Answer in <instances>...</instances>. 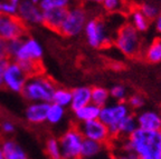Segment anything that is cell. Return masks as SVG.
<instances>
[{
    "mask_svg": "<svg viewBox=\"0 0 161 159\" xmlns=\"http://www.w3.org/2000/svg\"><path fill=\"white\" fill-rule=\"evenodd\" d=\"M130 114L132 112L126 102L115 101L113 104L105 105L104 107L101 108L98 120H101L108 127L111 136L114 139L118 136V127L120 122L125 117H128Z\"/></svg>",
    "mask_w": 161,
    "mask_h": 159,
    "instance_id": "7",
    "label": "cell"
},
{
    "mask_svg": "<svg viewBox=\"0 0 161 159\" xmlns=\"http://www.w3.org/2000/svg\"><path fill=\"white\" fill-rule=\"evenodd\" d=\"M6 51H7V57L16 62H40L44 56V49L40 42L28 35L20 39L8 41Z\"/></svg>",
    "mask_w": 161,
    "mask_h": 159,
    "instance_id": "2",
    "label": "cell"
},
{
    "mask_svg": "<svg viewBox=\"0 0 161 159\" xmlns=\"http://www.w3.org/2000/svg\"><path fill=\"white\" fill-rule=\"evenodd\" d=\"M7 42L3 39L0 38V57H3V56H7Z\"/></svg>",
    "mask_w": 161,
    "mask_h": 159,
    "instance_id": "37",
    "label": "cell"
},
{
    "mask_svg": "<svg viewBox=\"0 0 161 159\" xmlns=\"http://www.w3.org/2000/svg\"><path fill=\"white\" fill-rule=\"evenodd\" d=\"M83 33L90 47L95 48V49H102L111 45L112 37L110 35L105 21L102 18H88Z\"/></svg>",
    "mask_w": 161,
    "mask_h": 159,
    "instance_id": "6",
    "label": "cell"
},
{
    "mask_svg": "<svg viewBox=\"0 0 161 159\" xmlns=\"http://www.w3.org/2000/svg\"><path fill=\"white\" fill-rule=\"evenodd\" d=\"M72 101V91L67 88H56L54 91L52 102L56 104L58 106H62L64 108H68L70 106Z\"/></svg>",
    "mask_w": 161,
    "mask_h": 159,
    "instance_id": "25",
    "label": "cell"
},
{
    "mask_svg": "<svg viewBox=\"0 0 161 159\" xmlns=\"http://www.w3.org/2000/svg\"><path fill=\"white\" fill-rule=\"evenodd\" d=\"M67 9H52L43 11V26L54 33H58L66 17Z\"/></svg>",
    "mask_w": 161,
    "mask_h": 159,
    "instance_id": "15",
    "label": "cell"
},
{
    "mask_svg": "<svg viewBox=\"0 0 161 159\" xmlns=\"http://www.w3.org/2000/svg\"><path fill=\"white\" fill-rule=\"evenodd\" d=\"M108 146L101 144V142L94 141V140L84 139L80 148V159H91L98 156L101 152H103L105 148Z\"/></svg>",
    "mask_w": 161,
    "mask_h": 159,
    "instance_id": "19",
    "label": "cell"
},
{
    "mask_svg": "<svg viewBox=\"0 0 161 159\" xmlns=\"http://www.w3.org/2000/svg\"><path fill=\"white\" fill-rule=\"evenodd\" d=\"M138 128L144 130H161V115L156 110H143L136 116Z\"/></svg>",
    "mask_w": 161,
    "mask_h": 159,
    "instance_id": "14",
    "label": "cell"
},
{
    "mask_svg": "<svg viewBox=\"0 0 161 159\" xmlns=\"http://www.w3.org/2000/svg\"><path fill=\"white\" fill-rule=\"evenodd\" d=\"M0 13L7 16H16V13H17V5L10 3L9 0H3L1 1V13Z\"/></svg>",
    "mask_w": 161,
    "mask_h": 159,
    "instance_id": "33",
    "label": "cell"
},
{
    "mask_svg": "<svg viewBox=\"0 0 161 159\" xmlns=\"http://www.w3.org/2000/svg\"><path fill=\"white\" fill-rule=\"evenodd\" d=\"M84 137L82 136L77 125L70 126L58 138L60 146V152L63 159H78L80 158V148Z\"/></svg>",
    "mask_w": 161,
    "mask_h": 159,
    "instance_id": "8",
    "label": "cell"
},
{
    "mask_svg": "<svg viewBox=\"0 0 161 159\" xmlns=\"http://www.w3.org/2000/svg\"><path fill=\"white\" fill-rule=\"evenodd\" d=\"M1 1H3V0H0V13H1Z\"/></svg>",
    "mask_w": 161,
    "mask_h": 159,
    "instance_id": "44",
    "label": "cell"
},
{
    "mask_svg": "<svg viewBox=\"0 0 161 159\" xmlns=\"http://www.w3.org/2000/svg\"><path fill=\"white\" fill-rule=\"evenodd\" d=\"M140 11L144 15V17L151 21V20H154L158 17L159 13H160V9L157 5L152 3H144L139 7Z\"/></svg>",
    "mask_w": 161,
    "mask_h": 159,
    "instance_id": "31",
    "label": "cell"
},
{
    "mask_svg": "<svg viewBox=\"0 0 161 159\" xmlns=\"http://www.w3.org/2000/svg\"><path fill=\"white\" fill-rule=\"evenodd\" d=\"M72 91V101H70V110L75 111L86 105L91 104V88L87 86H80L74 88Z\"/></svg>",
    "mask_w": 161,
    "mask_h": 159,
    "instance_id": "16",
    "label": "cell"
},
{
    "mask_svg": "<svg viewBox=\"0 0 161 159\" xmlns=\"http://www.w3.org/2000/svg\"><path fill=\"white\" fill-rule=\"evenodd\" d=\"M19 66L21 67V69L24 70L27 77H33V76L39 75L43 74V67L40 65V62H35V61H20L18 62Z\"/></svg>",
    "mask_w": 161,
    "mask_h": 159,
    "instance_id": "28",
    "label": "cell"
},
{
    "mask_svg": "<svg viewBox=\"0 0 161 159\" xmlns=\"http://www.w3.org/2000/svg\"><path fill=\"white\" fill-rule=\"evenodd\" d=\"M0 159H5V155H3V148H1V144H0Z\"/></svg>",
    "mask_w": 161,
    "mask_h": 159,
    "instance_id": "40",
    "label": "cell"
},
{
    "mask_svg": "<svg viewBox=\"0 0 161 159\" xmlns=\"http://www.w3.org/2000/svg\"><path fill=\"white\" fill-rule=\"evenodd\" d=\"M3 87V78H0V88Z\"/></svg>",
    "mask_w": 161,
    "mask_h": 159,
    "instance_id": "43",
    "label": "cell"
},
{
    "mask_svg": "<svg viewBox=\"0 0 161 159\" xmlns=\"http://www.w3.org/2000/svg\"><path fill=\"white\" fill-rule=\"evenodd\" d=\"M10 3H15V5H19L20 3H21V1H23V0H9Z\"/></svg>",
    "mask_w": 161,
    "mask_h": 159,
    "instance_id": "41",
    "label": "cell"
},
{
    "mask_svg": "<svg viewBox=\"0 0 161 159\" xmlns=\"http://www.w3.org/2000/svg\"><path fill=\"white\" fill-rule=\"evenodd\" d=\"M120 139V151L133 154L141 159H161V130L136 128L128 138Z\"/></svg>",
    "mask_w": 161,
    "mask_h": 159,
    "instance_id": "1",
    "label": "cell"
},
{
    "mask_svg": "<svg viewBox=\"0 0 161 159\" xmlns=\"http://www.w3.org/2000/svg\"><path fill=\"white\" fill-rule=\"evenodd\" d=\"M126 104H128L129 108L131 110L132 109H141V108L144 106V98L143 96H141L139 94H134V95H131L130 97H128L126 99Z\"/></svg>",
    "mask_w": 161,
    "mask_h": 159,
    "instance_id": "32",
    "label": "cell"
},
{
    "mask_svg": "<svg viewBox=\"0 0 161 159\" xmlns=\"http://www.w3.org/2000/svg\"><path fill=\"white\" fill-rule=\"evenodd\" d=\"M78 159H80V158H78Z\"/></svg>",
    "mask_w": 161,
    "mask_h": 159,
    "instance_id": "47",
    "label": "cell"
},
{
    "mask_svg": "<svg viewBox=\"0 0 161 159\" xmlns=\"http://www.w3.org/2000/svg\"><path fill=\"white\" fill-rule=\"evenodd\" d=\"M76 125H77L82 136L84 137V139L94 140V141L101 142L106 146H110V144L113 140L108 127L98 119Z\"/></svg>",
    "mask_w": 161,
    "mask_h": 159,
    "instance_id": "9",
    "label": "cell"
},
{
    "mask_svg": "<svg viewBox=\"0 0 161 159\" xmlns=\"http://www.w3.org/2000/svg\"><path fill=\"white\" fill-rule=\"evenodd\" d=\"M16 16L27 28L43 25V11L37 3L30 0H23L17 6Z\"/></svg>",
    "mask_w": 161,
    "mask_h": 159,
    "instance_id": "12",
    "label": "cell"
},
{
    "mask_svg": "<svg viewBox=\"0 0 161 159\" xmlns=\"http://www.w3.org/2000/svg\"><path fill=\"white\" fill-rule=\"evenodd\" d=\"M108 94H110V98L115 100L116 102H125L128 99V91L123 85L118 84L112 86V88L108 90Z\"/></svg>",
    "mask_w": 161,
    "mask_h": 159,
    "instance_id": "30",
    "label": "cell"
},
{
    "mask_svg": "<svg viewBox=\"0 0 161 159\" xmlns=\"http://www.w3.org/2000/svg\"><path fill=\"white\" fill-rule=\"evenodd\" d=\"M16 130V126L13 121L9 120H5V121L0 122V131L5 135H11L14 134Z\"/></svg>",
    "mask_w": 161,
    "mask_h": 159,
    "instance_id": "34",
    "label": "cell"
},
{
    "mask_svg": "<svg viewBox=\"0 0 161 159\" xmlns=\"http://www.w3.org/2000/svg\"><path fill=\"white\" fill-rule=\"evenodd\" d=\"M108 100H110V94L106 88L101 86L91 88V102L93 105L102 108L108 104Z\"/></svg>",
    "mask_w": 161,
    "mask_h": 159,
    "instance_id": "23",
    "label": "cell"
},
{
    "mask_svg": "<svg viewBox=\"0 0 161 159\" xmlns=\"http://www.w3.org/2000/svg\"><path fill=\"white\" fill-rule=\"evenodd\" d=\"M66 116V108L58 106L56 104L50 102L49 107H48L47 111V118H46V122L49 125L54 126V125H58L59 122L63 121V119Z\"/></svg>",
    "mask_w": 161,
    "mask_h": 159,
    "instance_id": "24",
    "label": "cell"
},
{
    "mask_svg": "<svg viewBox=\"0 0 161 159\" xmlns=\"http://www.w3.org/2000/svg\"><path fill=\"white\" fill-rule=\"evenodd\" d=\"M100 110H101L100 107H97V106H95V105H93L91 102V104L86 105L84 107L73 111L74 118H75L77 124H82V122L98 119Z\"/></svg>",
    "mask_w": 161,
    "mask_h": 159,
    "instance_id": "18",
    "label": "cell"
},
{
    "mask_svg": "<svg viewBox=\"0 0 161 159\" xmlns=\"http://www.w3.org/2000/svg\"><path fill=\"white\" fill-rule=\"evenodd\" d=\"M136 128H138V125H136V115L130 114L128 117L124 118V119L120 122V125H119L118 136H116V138H128ZM114 139H115V138H114Z\"/></svg>",
    "mask_w": 161,
    "mask_h": 159,
    "instance_id": "22",
    "label": "cell"
},
{
    "mask_svg": "<svg viewBox=\"0 0 161 159\" xmlns=\"http://www.w3.org/2000/svg\"><path fill=\"white\" fill-rule=\"evenodd\" d=\"M50 102H28L25 109V119L31 125H43L46 122Z\"/></svg>",
    "mask_w": 161,
    "mask_h": 159,
    "instance_id": "13",
    "label": "cell"
},
{
    "mask_svg": "<svg viewBox=\"0 0 161 159\" xmlns=\"http://www.w3.org/2000/svg\"><path fill=\"white\" fill-rule=\"evenodd\" d=\"M113 41L115 47L126 57H136L142 49L140 33L129 23H123L119 28Z\"/></svg>",
    "mask_w": 161,
    "mask_h": 159,
    "instance_id": "5",
    "label": "cell"
},
{
    "mask_svg": "<svg viewBox=\"0 0 161 159\" xmlns=\"http://www.w3.org/2000/svg\"><path fill=\"white\" fill-rule=\"evenodd\" d=\"M129 23L139 33H146L150 27V21L144 17L139 8H132L129 11Z\"/></svg>",
    "mask_w": 161,
    "mask_h": 159,
    "instance_id": "20",
    "label": "cell"
},
{
    "mask_svg": "<svg viewBox=\"0 0 161 159\" xmlns=\"http://www.w3.org/2000/svg\"><path fill=\"white\" fill-rule=\"evenodd\" d=\"M144 59L150 64L161 62V37L152 40L150 45L144 50Z\"/></svg>",
    "mask_w": 161,
    "mask_h": 159,
    "instance_id": "21",
    "label": "cell"
},
{
    "mask_svg": "<svg viewBox=\"0 0 161 159\" xmlns=\"http://www.w3.org/2000/svg\"><path fill=\"white\" fill-rule=\"evenodd\" d=\"M88 11L82 3H74L67 9L66 17L58 33L66 38H74L82 35L88 20Z\"/></svg>",
    "mask_w": 161,
    "mask_h": 159,
    "instance_id": "4",
    "label": "cell"
},
{
    "mask_svg": "<svg viewBox=\"0 0 161 159\" xmlns=\"http://www.w3.org/2000/svg\"><path fill=\"white\" fill-rule=\"evenodd\" d=\"M11 60L7 57V56H3V57H0V78H3V75L5 70L7 69L8 65L10 64Z\"/></svg>",
    "mask_w": 161,
    "mask_h": 159,
    "instance_id": "35",
    "label": "cell"
},
{
    "mask_svg": "<svg viewBox=\"0 0 161 159\" xmlns=\"http://www.w3.org/2000/svg\"><path fill=\"white\" fill-rule=\"evenodd\" d=\"M30 1H31V3H37V5H38L40 0H30Z\"/></svg>",
    "mask_w": 161,
    "mask_h": 159,
    "instance_id": "42",
    "label": "cell"
},
{
    "mask_svg": "<svg viewBox=\"0 0 161 159\" xmlns=\"http://www.w3.org/2000/svg\"><path fill=\"white\" fill-rule=\"evenodd\" d=\"M111 159H119V158H116V157H112Z\"/></svg>",
    "mask_w": 161,
    "mask_h": 159,
    "instance_id": "45",
    "label": "cell"
},
{
    "mask_svg": "<svg viewBox=\"0 0 161 159\" xmlns=\"http://www.w3.org/2000/svg\"><path fill=\"white\" fill-rule=\"evenodd\" d=\"M56 88V84L49 77L39 74L28 78L20 95L28 102H52Z\"/></svg>",
    "mask_w": 161,
    "mask_h": 159,
    "instance_id": "3",
    "label": "cell"
},
{
    "mask_svg": "<svg viewBox=\"0 0 161 159\" xmlns=\"http://www.w3.org/2000/svg\"><path fill=\"white\" fill-rule=\"evenodd\" d=\"M101 6L105 13H118L123 10L125 6V0H103Z\"/></svg>",
    "mask_w": 161,
    "mask_h": 159,
    "instance_id": "29",
    "label": "cell"
},
{
    "mask_svg": "<svg viewBox=\"0 0 161 159\" xmlns=\"http://www.w3.org/2000/svg\"><path fill=\"white\" fill-rule=\"evenodd\" d=\"M28 28L17 16H7L0 13V38L6 42L20 39L27 36Z\"/></svg>",
    "mask_w": 161,
    "mask_h": 159,
    "instance_id": "10",
    "label": "cell"
},
{
    "mask_svg": "<svg viewBox=\"0 0 161 159\" xmlns=\"http://www.w3.org/2000/svg\"><path fill=\"white\" fill-rule=\"evenodd\" d=\"M75 1H77V0H75Z\"/></svg>",
    "mask_w": 161,
    "mask_h": 159,
    "instance_id": "46",
    "label": "cell"
},
{
    "mask_svg": "<svg viewBox=\"0 0 161 159\" xmlns=\"http://www.w3.org/2000/svg\"><path fill=\"white\" fill-rule=\"evenodd\" d=\"M82 1H84L85 3H88V5H95V6H98L102 3V1L103 0H82Z\"/></svg>",
    "mask_w": 161,
    "mask_h": 159,
    "instance_id": "39",
    "label": "cell"
},
{
    "mask_svg": "<svg viewBox=\"0 0 161 159\" xmlns=\"http://www.w3.org/2000/svg\"><path fill=\"white\" fill-rule=\"evenodd\" d=\"M75 0H40L38 6L42 9V11L52 9H68Z\"/></svg>",
    "mask_w": 161,
    "mask_h": 159,
    "instance_id": "26",
    "label": "cell"
},
{
    "mask_svg": "<svg viewBox=\"0 0 161 159\" xmlns=\"http://www.w3.org/2000/svg\"><path fill=\"white\" fill-rule=\"evenodd\" d=\"M115 157L119 159H141L138 156H136V155L128 154V152H123V151H120V154H118Z\"/></svg>",
    "mask_w": 161,
    "mask_h": 159,
    "instance_id": "36",
    "label": "cell"
},
{
    "mask_svg": "<svg viewBox=\"0 0 161 159\" xmlns=\"http://www.w3.org/2000/svg\"><path fill=\"white\" fill-rule=\"evenodd\" d=\"M5 159H29L27 152L17 141L13 139H5L0 141Z\"/></svg>",
    "mask_w": 161,
    "mask_h": 159,
    "instance_id": "17",
    "label": "cell"
},
{
    "mask_svg": "<svg viewBox=\"0 0 161 159\" xmlns=\"http://www.w3.org/2000/svg\"><path fill=\"white\" fill-rule=\"evenodd\" d=\"M27 79V75L21 69L19 64L11 60L3 75V87L14 94H21Z\"/></svg>",
    "mask_w": 161,
    "mask_h": 159,
    "instance_id": "11",
    "label": "cell"
},
{
    "mask_svg": "<svg viewBox=\"0 0 161 159\" xmlns=\"http://www.w3.org/2000/svg\"><path fill=\"white\" fill-rule=\"evenodd\" d=\"M154 27H156L157 33H158L159 35H161V10H160V13H159L158 17L154 19Z\"/></svg>",
    "mask_w": 161,
    "mask_h": 159,
    "instance_id": "38",
    "label": "cell"
},
{
    "mask_svg": "<svg viewBox=\"0 0 161 159\" xmlns=\"http://www.w3.org/2000/svg\"><path fill=\"white\" fill-rule=\"evenodd\" d=\"M45 152L47 155L48 159H63L58 138L48 137L45 141Z\"/></svg>",
    "mask_w": 161,
    "mask_h": 159,
    "instance_id": "27",
    "label": "cell"
}]
</instances>
